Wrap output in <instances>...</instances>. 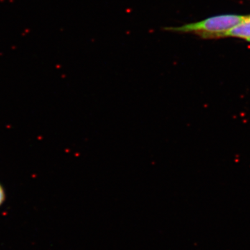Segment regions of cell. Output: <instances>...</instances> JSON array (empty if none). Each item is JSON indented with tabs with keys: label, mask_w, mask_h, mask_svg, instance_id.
Listing matches in <instances>:
<instances>
[{
	"label": "cell",
	"mask_w": 250,
	"mask_h": 250,
	"mask_svg": "<svg viewBox=\"0 0 250 250\" xmlns=\"http://www.w3.org/2000/svg\"><path fill=\"white\" fill-rule=\"evenodd\" d=\"M246 16L220 15L177 27H164V30L181 34H193L203 39H216L217 36L236 27Z\"/></svg>",
	"instance_id": "1"
},
{
	"label": "cell",
	"mask_w": 250,
	"mask_h": 250,
	"mask_svg": "<svg viewBox=\"0 0 250 250\" xmlns=\"http://www.w3.org/2000/svg\"><path fill=\"white\" fill-rule=\"evenodd\" d=\"M225 37L239 38V39H250V15L246 16L244 21L239 24L228 31L222 33L217 36V39Z\"/></svg>",
	"instance_id": "2"
},
{
	"label": "cell",
	"mask_w": 250,
	"mask_h": 250,
	"mask_svg": "<svg viewBox=\"0 0 250 250\" xmlns=\"http://www.w3.org/2000/svg\"><path fill=\"white\" fill-rule=\"evenodd\" d=\"M6 200V192L3 186L0 184V207L4 204Z\"/></svg>",
	"instance_id": "3"
},
{
	"label": "cell",
	"mask_w": 250,
	"mask_h": 250,
	"mask_svg": "<svg viewBox=\"0 0 250 250\" xmlns=\"http://www.w3.org/2000/svg\"><path fill=\"white\" fill-rule=\"evenodd\" d=\"M248 41H249V42H250V39H249V40H248Z\"/></svg>",
	"instance_id": "4"
}]
</instances>
